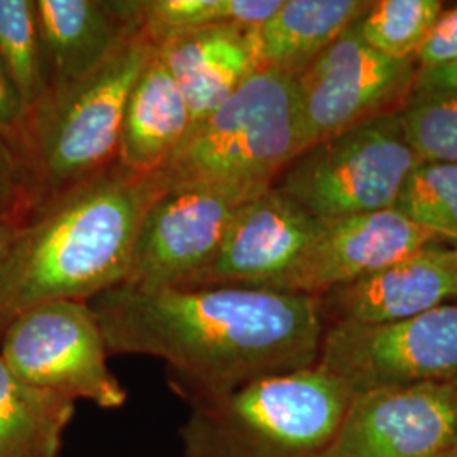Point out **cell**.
Masks as SVG:
<instances>
[{"label":"cell","instance_id":"cell-10","mask_svg":"<svg viewBox=\"0 0 457 457\" xmlns=\"http://www.w3.org/2000/svg\"><path fill=\"white\" fill-rule=\"evenodd\" d=\"M262 194L219 183L166 190L139 224L124 285L187 287L212 260L241 207Z\"/></svg>","mask_w":457,"mask_h":457},{"label":"cell","instance_id":"cell-11","mask_svg":"<svg viewBox=\"0 0 457 457\" xmlns=\"http://www.w3.org/2000/svg\"><path fill=\"white\" fill-rule=\"evenodd\" d=\"M457 445V386L354 393L317 457H441Z\"/></svg>","mask_w":457,"mask_h":457},{"label":"cell","instance_id":"cell-4","mask_svg":"<svg viewBox=\"0 0 457 457\" xmlns=\"http://www.w3.org/2000/svg\"><path fill=\"white\" fill-rule=\"evenodd\" d=\"M298 156L296 73L258 70L153 175L162 192L219 183L266 192Z\"/></svg>","mask_w":457,"mask_h":457},{"label":"cell","instance_id":"cell-17","mask_svg":"<svg viewBox=\"0 0 457 457\" xmlns=\"http://www.w3.org/2000/svg\"><path fill=\"white\" fill-rule=\"evenodd\" d=\"M188 104L192 128L224 104L258 65L247 28H215L156 46Z\"/></svg>","mask_w":457,"mask_h":457},{"label":"cell","instance_id":"cell-8","mask_svg":"<svg viewBox=\"0 0 457 457\" xmlns=\"http://www.w3.org/2000/svg\"><path fill=\"white\" fill-rule=\"evenodd\" d=\"M417 73L415 60H393L371 48L358 19L296 73L298 154L376 117L400 114Z\"/></svg>","mask_w":457,"mask_h":457},{"label":"cell","instance_id":"cell-19","mask_svg":"<svg viewBox=\"0 0 457 457\" xmlns=\"http://www.w3.org/2000/svg\"><path fill=\"white\" fill-rule=\"evenodd\" d=\"M75 407L22 381L0 358V457H60Z\"/></svg>","mask_w":457,"mask_h":457},{"label":"cell","instance_id":"cell-29","mask_svg":"<svg viewBox=\"0 0 457 457\" xmlns=\"http://www.w3.org/2000/svg\"><path fill=\"white\" fill-rule=\"evenodd\" d=\"M21 228V224L14 222H4L0 220V264L4 262L9 247L12 245L14 237H16L17 230Z\"/></svg>","mask_w":457,"mask_h":457},{"label":"cell","instance_id":"cell-1","mask_svg":"<svg viewBox=\"0 0 457 457\" xmlns=\"http://www.w3.org/2000/svg\"><path fill=\"white\" fill-rule=\"evenodd\" d=\"M109 356L163 361L188 407L317 364L319 296L245 287L119 285L92 298Z\"/></svg>","mask_w":457,"mask_h":457},{"label":"cell","instance_id":"cell-18","mask_svg":"<svg viewBox=\"0 0 457 457\" xmlns=\"http://www.w3.org/2000/svg\"><path fill=\"white\" fill-rule=\"evenodd\" d=\"M370 5L364 0H283L273 16L247 28L258 70L300 73Z\"/></svg>","mask_w":457,"mask_h":457},{"label":"cell","instance_id":"cell-5","mask_svg":"<svg viewBox=\"0 0 457 457\" xmlns=\"http://www.w3.org/2000/svg\"><path fill=\"white\" fill-rule=\"evenodd\" d=\"M154 49L137 31L97 71L51 94L29 115L21 153L37 205L117 162L126 105Z\"/></svg>","mask_w":457,"mask_h":457},{"label":"cell","instance_id":"cell-23","mask_svg":"<svg viewBox=\"0 0 457 457\" xmlns=\"http://www.w3.org/2000/svg\"><path fill=\"white\" fill-rule=\"evenodd\" d=\"M395 209L457 245V164H419L405 181Z\"/></svg>","mask_w":457,"mask_h":457},{"label":"cell","instance_id":"cell-30","mask_svg":"<svg viewBox=\"0 0 457 457\" xmlns=\"http://www.w3.org/2000/svg\"><path fill=\"white\" fill-rule=\"evenodd\" d=\"M441 457H457V445H454L453 449H449L447 453H444Z\"/></svg>","mask_w":457,"mask_h":457},{"label":"cell","instance_id":"cell-25","mask_svg":"<svg viewBox=\"0 0 457 457\" xmlns=\"http://www.w3.org/2000/svg\"><path fill=\"white\" fill-rule=\"evenodd\" d=\"M36 207L28 163L21 151L0 134V220L22 224Z\"/></svg>","mask_w":457,"mask_h":457},{"label":"cell","instance_id":"cell-7","mask_svg":"<svg viewBox=\"0 0 457 457\" xmlns=\"http://www.w3.org/2000/svg\"><path fill=\"white\" fill-rule=\"evenodd\" d=\"M0 358L22 381L75 403L115 410L128 400L88 302L56 300L21 312L0 334Z\"/></svg>","mask_w":457,"mask_h":457},{"label":"cell","instance_id":"cell-15","mask_svg":"<svg viewBox=\"0 0 457 457\" xmlns=\"http://www.w3.org/2000/svg\"><path fill=\"white\" fill-rule=\"evenodd\" d=\"M36 14L49 96L97 71L143 29L141 0H36Z\"/></svg>","mask_w":457,"mask_h":457},{"label":"cell","instance_id":"cell-13","mask_svg":"<svg viewBox=\"0 0 457 457\" xmlns=\"http://www.w3.org/2000/svg\"><path fill=\"white\" fill-rule=\"evenodd\" d=\"M320 226V219L273 185L241 207L212 260L183 288L270 290L294 268Z\"/></svg>","mask_w":457,"mask_h":457},{"label":"cell","instance_id":"cell-20","mask_svg":"<svg viewBox=\"0 0 457 457\" xmlns=\"http://www.w3.org/2000/svg\"><path fill=\"white\" fill-rule=\"evenodd\" d=\"M283 0H141L143 31L154 46L215 28H256Z\"/></svg>","mask_w":457,"mask_h":457},{"label":"cell","instance_id":"cell-12","mask_svg":"<svg viewBox=\"0 0 457 457\" xmlns=\"http://www.w3.org/2000/svg\"><path fill=\"white\" fill-rule=\"evenodd\" d=\"M442 241L396 209L322 220L300 260L270 290L320 296Z\"/></svg>","mask_w":457,"mask_h":457},{"label":"cell","instance_id":"cell-21","mask_svg":"<svg viewBox=\"0 0 457 457\" xmlns=\"http://www.w3.org/2000/svg\"><path fill=\"white\" fill-rule=\"evenodd\" d=\"M0 62L29 119L49 96L36 0H0Z\"/></svg>","mask_w":457,"mask_h":457},{"label":"cell","instance_id":"cell-22","mask_svg":"<svg viewBox=\"0 0 457 457\" xmlns=\"http://www.w3.org/2000/svg\"><path fill=\"white\" fill-rule=\"evenodd\" d=\"M444 11L441 0H376L360 19L361 37L393 60H415Z\"/></svg>","mask_w":457,"mask_h":457},{"label":"cell","instance_id":"cell-3","mask_svg":"<svg viewBox=\"0 0 457 457\" xmlns=\"http://www.w3.org/2000/svg\"><path fill=\"white\" fill-rule=\"evenodd\" d=\"M353 392L317 364L254 381L190 405L183 457H317L332 441Z\"/></svg>","mask_w":457,"mask_h":457},{"label":"cell","instance_id":"cell-14","mask_svg":"<svg viewBox=\"0 0 457 457\" xmlns=\"http://www.w3.org/2000/svg\"><path fill=\"white\" fill-rule=\"evenodd\" d=\"M326 326H378L457 302V245H432L319 296Z\"/></svg>","mask_w":457,"mask_h":457},{"label":"cell","instance_id":"cell-2","mask_svg":"<svg viewBox=\"0 0 457 457\" xmlns=\"http://www.w3.org/2000/svg\"><path fill=\"white\" fill-rule=\"evenodd\" d=\"M162 194L154 175L115 162L39 204L0 264V334L34 305L90 302L124 285L139 224Z\"/></svg>","mask_w":457,"mask_h":457},{"label":"cell","instance_id":"cell-27","mask_svg":"<svg viewBox=\"0 0 457 457\" xmlns=\"http://www.w3.org/2000/svg\"><path fill=\"white\" fill-rule=\"evenodd\" d=\"M28 124V114L16 87L0 62V134L21 151ZM22 154V153H21Z\"/></svg>","mask_w":457,"mask_h":457},{"label":"cell","instance_id":"cell-16","mask_svg":"<svg viewBox=\"0 0 457 457\" xmlns=\"http://www.w3.org/2000/svg\"><path fill=\"white\" fill-rule=\"evenodd\" d=\"M190 129L188 104L154 49L126 105L117 163L139 175H153L180 147Z\"/></svg>","mask_w":457,"mask_h":457},{"label":"cell","instance_id":"cell-24","mask_svg":"<svg viewBox=\"0 0 457 457\" xmlns=\"http://www.w3.org/2000/svg\"><path fill=\"white\" fill-rule=\"evenodd\" d=\"M400 124L422 163L457 164V94H413Z\"/></svg>","mask_w":457,"mask_h":457},{"label":"cell","instance_id":"cell-28","mask_svg":"<svg viewBox=\"0 0 457 457\" xmlns=\"http://www.w3.org/2000/svg\"><path fill=\"white\" fill-rule=\"evenodd\" d=\"M457 94V62L432 70H419L413 94Z\"/></svg>","mask_w":457,"mask_h":457},{"label":"cell","instance_id":"cell-9","mask_svg":"<svg viewBox=\"0 0 457 457\" xmlns=\"http://www.w3.org/2000/svg\"><path fill=\"white\" fill-rule=\"evenodd\" d=\"M317 366L354 393L457 386V302L405 320L326 326Z\"/></svg>","mask_w":457,"mask_h":457},{"label":"cell","instance_id":"cell-6","mask_svg":"<svg viewBox=\"0 0 457 457\" xmlns=\"http://www.w3.org/2000/svg\"><path fill=\"white\" fill-rule=\"evenodd\" d=\"M420 163L400 114L383 115L305 149L275 187L313 217L332 220L395 209Z\"/></svg>","mask_w":457,"mask_h":457},{"label":"cell","instance_id":"cell-26","mask_svg":"<svg viewBox=\"0 0 457 457\" xmlns=\"http://www.w3.org/2000/svg\"><path fill=\"white\" fill-rule=\"evenodd\" d=\"M415 62L419 70H432L457 62V5L442 11Z\"/></svg>","mask_w":457,"mask_h":457}]
</instances>
